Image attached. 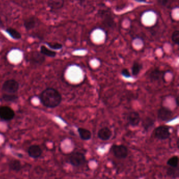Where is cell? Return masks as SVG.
I'll return each instance as SVG.
<instances>
[{
  "instance_id": "6da1fadb",
  "label": "cell",
  "mask_w": 179,
  "mask_h": 179,
  "mask_svg": "<svg viewBox=\"0 0 179 179\" xmlns=\"http://www.w3.org/2000/svg\"><path fill=\"white\" fill-rule=\"evenodd\" d=\"M40 100L45 107L54 108L60 105L62 97L57 90L53 88H48L41 93Z\"/></svg>"
},
{
  "instance_id": "7a4b0ae2",
  "label": "cell",
  "mask_w": 179,
  "mask_h": 179,
  "mask_svg": "<svg viewBox=\"0 0 179 179\" xmlns=\"http://www.w3.org/2000/svg\"><path fill=\"white\" fill-rule=\"evenodd\" d=\"M68 162L74 167H78L85 165L87 160L83 153L76 151L70 155L68 158Z\"/></svg>"
},
{
  "instance_id": "3957f363",
  "label": "cell",
  "mask_w": 179,
  "mask_h": 179,
  "mask_svg": "<svg viewBox=\"0 0 179 179\" xmlns=\"http://www.w3.org/2000/svg\"><path fill=\"white\" fill-rule=\"evenodd\" d=\"M111 150L114 156L119 159H124L128 156V149L123 144H114L111 147Z\"/></svg>"
},
{
  "instance_id": "277c9868",
  "label": "cell",
  "mask_w": 179,
  "mask_h": 179,
  "mask_svg": "<svg viewBox=\"0 0 179 179\" xmlns=\"http://www.w3.org/2000/svg\"><path fill=\"white\" fill-rule=\"evenodd\" d=\"M154 135L158 140H166L170 136V128L167 126H159L154 130Z\"/></svg>"
},
{
  "instance_id": "5b68a950",
  "label": "cell",
  "mask_w": 179,
  "mask_h": 179,
  "mask_svg": "<svg viewBox=\"0 0 179 179\" xmlns=\"http://www.w3.org/2000/svg\"><path fill=\"white\" fill-rule=\"evenodd\" d=\"M19 83L14 79L7 80L2 86V91L8 94H15L19 89Z\"/></svg>"
},
{
  "instance_id": "8992f818",
  "label": "cell",
  "mask_w": 179,
  "mask_h": 179,
  "mask_svg": "<svg viewBox=\"0 0 179 179\" xmlns=\"http://www.w3.org/2000/svg\"><path fill=\"white\" fill-rule=\"evenodd\" d=\"M173 116V112L170 109L166 107H161L157 112V117L159 120L167 121L171 120Z\"/></svg>"
},
{
  "instance_id": "52a82bcc",
  "label": "cell",
  "mask_w": 179,
  "mask_h": 179,
  "mask_svg": "<svg viewBox=\"0 0 179 179\" xmlns=\"http://www.w3.org/2000/svg\"><path fill=\"white\" fill-rule=\"evenodd\" d=\"M15 116V112L8 106L0 107V118L4 121L12 120Z\"/></svg>"
},
{
  "instance_id": "ba28073f",
  "label": "cell",
  "mask_w": 179,
  "mask_h": 179,
  "mask_svg": "<svg viewBox=\"0 0 179 179\" xmlns=\"http://www.w3.org/2000/svg\"><path fill=\"white\" fill-rule=\"evenodd\" d=\"M127 121L130 126L133 127L139 126L141 121L140 114L136 111H132L128 115Z\"/></svg>"
},
{
  "instance_id": "9c48e42d",
  "label": "cell",
  "mask_w": 179,
  "mask_h": 179,
  "mask_svg": "<svg viewBox=\"0 0 179 179\" xmlns=\"http://www.w3.org/2000/svg\"><path fill=\"white\" fill-rule=\"evenodd\" d=\"M165 76V71L156 68L151 71L149 74V78L152 82H158L164 80Z\"/></svg>"
},
{
  "instance_id": "30bf717a",
  "label": "cell",
  "mask_w": 179,
  "mask_h": 179,
  "mask_svg": "<svg viewBox=\"0 0 179 179\" xmlns=\"http://www.w3.org/2000/svg\"><path fill=\"white\" fill-rule=\"evenodd\" d=\"M112 135V133L111 130L107 127L101 128L98 131V138L103 141L109 140L111 138Z\"/></svg>"
},
{
  "instance_id": "8fae6325",
  "label": "cell",
  "mask_w": 179,
  "mask_h": 179,
  "mask_svg": "<svg viewBox=\"0 0 179 179\" xmlns=\"http://www.w3.org/2000/svg\"><path fill=\"white\" fill-rule=\"evenodd\" d=\"M29 156L34 159L39 158L42 154V150L39 145H32L28 149Z\"/></svg>"
},
{
  "instance_id": "7c38bea8",
  "label": "cell",
  "mask_w": 179,
  "mask_h": 179,
  "mask_svg": "<svg viewBox=\"0 0 179 179\" xmlns=\"http://www.w3.org/2000/svg\"><path fill=\"white\" fill-rule=\"evenodd\" d=\"M31 61L35 64H41L45 61L44 55L38 51H33L31 54Z\"/></svg>"
},
{
  "instance_id": "4fadbf2b",
  "label": "cell",
  "mask_w": 179,
  "mask_h": 179,
  "mask_svg": "<svg viewBox=\"0 0 179 179\" xmlns=\"http://www.w3.org/2000/svg\"><path fill=\"white\" fill-rule=\"evenodd\" d=\"M64 0H47V4L52 10H57L64 6Z\"/></svg>"
},
{
  "instance_id": "5bb4252c",
  "label": "cell",
  "mask_w": 179,
  "mask_h": 179,
  "mask_svg": "<svg viewBox=\"0 0 179 179\" xmlns=\"http://www.w3.org/2000/svg\"><path fill=\"white\" fill-rule=\"evenodd\" d=\"M77 131L82 140L88 141L92 138V132L89 130L85 128H78Z\"/></svg>"
},
{
  "instance_id": "9a60e30c",
  "label": "cell",
  "mask_w": 179,
  "mask_h": 179,
  "mask_svg": "<svg viewBox=\"0 0 179 179\" xmlns=\"http://www.w3.org/2000/svg\"><path fill=\"white\" fill-rule=\"evenodd\" d=\"M9 169L11 170L18 172L22 169V164L18 160L13 159L9 162Z\"/></svg>"
},
{
  "instance_id": "2e32d148",
  "label": "cell",
  "mask_w": 179,
  "mask_h": 179,
  "mask_svg": "<svg viewBox=\"0 0 179 179\" xmlns=\"http://www.w3.org/2000/svg\"><path fill=\"white\" fill-rule=\"evenodd\" d=\"M155 120L151 117H147L142 121V125L145 131H148L154 126Z\"/></svg>"
},
{
  "instance_id": "e0dca14e",
  "label": "cell",
  "mask_w": 179,
  "mask_h": 179,
  "mask_svg": "<svg viewBox=\"0 0 179 179\" xmlns=\"http://www.w3.org/2000/svg\"><path fill=\"white\" fill-rule=\"evenodd\" d=\"M179 167L173 168L170 167L167 169V176L171 178H177L179 177Z\"/></svg>"
},
{
  "instance_id": "ac0fdd59",
  "label": "cell",
  "mask_w": 179,
  "mask_h": 179,
  "mask_svg": "<svg viewBox=\"0 0 179 179\" xmlns=\"http://www.w3.org/2000/svg\"><path fill=\"white\" fill-rule=\"evenodd\" d=\"M142 68V65L140 63L136 62L134 63L131 68L132 75L133 76H137Z\"/></svg>"
},
{
  "instance_id": "d6986e66",
  "label": "cell",
  "mask_w": 179,
  "mask_h": 179,
  "mask_svg": "<svg viewBox=\"0 0 179 179\" xmlns=\"http://www.w3.org/2000/svg\"><path fill=\"white\" fill-rule=\"evenodd\" d=\"M36 21L34 18H29L25 20L24 23V25L25 29L27 30H30L35 26Z\"/></svg>"
},
{
  "instance_id": "ffe728a7",
  "label": "cell",
  "mask_w": 179,
  "mask_h": 179,
  "mask_svg": "<svg viewBox=\"0 0 179 179\" xmlns=\"http://www.w3.org/2000/svg\"><path fill=\"white\" fill-rule=\"evenodd\" d=\"M41 53L43 55L50 57H55V56L56 55V53L55 51L49 50L45 46H41Z\"/></svg>"
},
{
  "instance_id": "44dd1931",
  "label": "cell",
  "mask_w": 179,
  "mask_h": 179,
  "mask_svg": "<svg viewBox=\"0 0 179 179\" xmlns=\"http://www.w3.org/2000/svg\"><path fill=\"white\" fill-rule=\"evenodd\" d=\"M2 99L4 101H6V102H14L18 100V97L14 94L6 93L3 95Z\"/></svg>"
},
{
  "instance_id": "7402d4cb",
  "label": "cell",
  "mask_w": 179,
  "mask_h": 179,
  "mask_svg": "<svg viewBox=\"0 0 179 179\" xmlns=\"http://www.w3.org/2000/svg\"><path fill=\"white\" fill-rule=\"evenodd\" d=\"M6 31L7 33L14 39H21V34H20V32L15 29H13V28H8Z\"/></svg>"
},
{
  "instance_id": "603a6c76",
  "label": "cell",
  "mask_w": 179,
  "mask_h": 179,
  "mask_svg": "<svg viewBox=\"0 0 179 179\" xmlns=\"http://www.w3.org/2000/svg\"><path fill=\"white\" fill-rule=\"evenodd\" d=\"M167 164L169 167L176 168L179 165V157L177 156H174L171 157L167 161Z\"/></svg>"
},
{
  "instance_id": "cb8c5ba5",
  "label": "cell",
  "mask_w": 179,
  "mask_h": 179,
  "mask_svg": "<svg viewBox=\"0 0 179 179\" xmlns=\"http://www.w3.org/2000/svg\"><path fill=\"white\" fill-rule=\"evenodd\" d=\"M172 41L174 43L178 44L179 43V31H175L173 33L172 35Z\"/></svg>"
},
{
  "instance_id": "d4e9b609",
  "label": "cell",
  "mask_w": 179,
  "mask_h": 179,
  "mask_svg": "<svg viewBox=\"0 0 179 179\" xmlns=\"http://www.w3.org/2000/svg\"><path fill=\"white\" fill-rule=\"evenodd\" d=\"M48 46L53 48L54 50H59L60 48H62V45L58 43H47Z\"/></svg>"
},
{
  "instance_id": "484cf974",
  "label": "cell",
  "mask_w": 179,
  "mask_h": 179,
  "mask_svg": "<svg viewBox=\"0 0 179 179\" xmlns=\"http://www.w3.org/2000/svg\"><path fill=\"white\" fill-rule=\"evenodd\" d=\"M121 73V75H122V76H124V77H126V78H130L131 77V74L130 73L129 71H128V69L124 68V69H122Z\"/></svg>"
},
{
  "instance_id": "4316f807",
  "label": "cell",
  "mask_w": 179,
  "mask_h": 179,
  "mask_svg": "<svg viewBox=\"0 0 179 179\" xmlns=\"http://www.w3.org/2000/svg\"><path fill=\"white\" fill-rule=\"evenodd\" d=\"M159 2L162 6H165L166 7H169V6H170L171 4V0H159Z\"/></svg>"
},
{
  "instance_id": "83f0119b",
  "label": "cell",
  "mask_w": 179,
  "mask_h": 179,
  "mask_svg": "<svg viewBox=\"0 0 179 179\" xmlns=\"http://www.w3.org/2000/svg\"><path fill=\"white\" fill-rule=\"evenodd\" d=\"M176 105H177V106H179V98L178 97L176 98Z\"/></svg>"
}]
</instances>
